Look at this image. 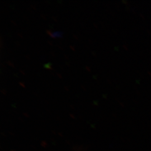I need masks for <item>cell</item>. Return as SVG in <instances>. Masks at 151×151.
<instances>
[{
  "mask_svg": "<svg viewBox=\"0 0 151 151\" xmlns=\"http://www.w3.org/2000/svg\"><path fill=\"white\" fill-rule=\"evenodd\" d=\"M60 35H61V33H60V32H53V34H51V36L54 37H55V36H57V37H59V36H60Z\"/></svg>",
  "mask_w": 151,
  "mask_h": 151,
  "instance_id": "6da1fadb",
  "label": "cell"
}]
</instances>
